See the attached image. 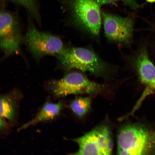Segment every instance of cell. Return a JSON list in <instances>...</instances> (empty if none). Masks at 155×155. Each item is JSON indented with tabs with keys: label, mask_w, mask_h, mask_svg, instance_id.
Instances as JSON below:
<instances>
[{
	"label": "cell",
	"mask_w": 155,
	"mask_h": 155,
	"mask_svg": "<svg viewBox=\"0 0 155 155\" xmlns=\"http://www.w3.org/2000/svg\"><path fill=\"white\" fill-rule=\"evenodd\" d=\"M62 106L60 102L56 103L50 102L45 103L34 118L21 126L18 129V131L40 122L53 119L59 115Z\"/></svg>",
	"instance_id": "obj_10"
},
{
	"label": "cell",
	"mask_w": 155,
	"mask_h": 155,
	"mask_svg": "<svg viewBox=\"0 0 155 155\" xmlns=\"http://www.w3.org/2000/svg\"><path fill=\"white\" fill-rule=\"evenodd\" d=\"M23 41L20 25L16 16L2 10L0 14V47L4 55L8 56L18 53Z\"/></svg>",
	"instance_id": "obj_7"
},
{
	"label": "cell",
	"mask_w": 155,
	"mask_h": 155,
	"mask_svg": "<svg viewBox=\"0 0 155 155\" xmlns=\"http://www.w3.org/2000/svg\"><path fill=\"white\" fill-rule=\"evenodd\" d=\"M148 2L152 3L155 2V0H146Z\"/></svg>",
	"instance_id": "obj_16"
},
{
	"label": "cell",
	"mask_w": 155,
	"mask_h": 155,
	"mask_svg": "<svg viewBox=\"0 0 155 155\" xmlns=\"http://www.w3.org/2000/svg\"><path fill=\"white\" fill-rule=\"evenodd\" d=\"M23 7L30 16L38 23L40 22L39 7L37 0H9Z\"/></svg>",
	"instance_id": "obj_13"
},
{
	"label": "cell",
	"mask_w": 155,
	"mask_h": 155,
	"mask_svg": "<svg viewBox=\"0 0 155 155\" xmlns=\"http://www.w3.org/2000/svg\"><path fill=\"white\" fill-rule=\"evenodd\" d=\"M71 10L75 22L94 36H97L101 24L100 5L95 0H71Z\"/></svg>",
	"instance_id": "obj_6"
},
{
	"label": "cell",
	"mask_w": 155,
	"mask_h": 155,
	"mask_svg": "<svg viewBox=\"0 0 155 155\" xmlns=\"http://www.w3.org/2000/svg\"><path fill=\"white\" fill-rule=\"evenodd\" d=\"M104 34L109 40L119 42L128 43L131 40L133 29L132 19L122 17L103 12Z\"/></svg>",
	"instance_id": "obj_8"
},
{
	"label": "cell",
	"mask_w": 155,
	"mask_h": 155,
	"mask_svg": "<svg viewBox=\"0 0 155 155\" xmlns=\"http://www.w3.org/2000/svg\"><path fill=\"white\" fill-rule=\"evenodd\" d=\"M73 140L79 146L78 150L73 154L109 155L112 153L113 140L106 125H99Z\"/></svg>",
	"instance_id": "obj_4"
},
{
	"label": "cell",
	"mask_w": 155,
	"mask_h": 155,
	"mask_svg": "<svg viewBox=\"0 0 155 155\" xmlns=\"http://www.w3.org/2000/svg\"><path fill=\"white\" fill-rule=\"evenodd\" d=\"M51 91L57 97L70 94L96 93L101 91L104 86L92 82L81 73L73 72L62 78L54 80L49 84Z\"/></svg>",
	"instance_id": "obj_5"
},
{
	"label": "cell",
	"mask_w": 155,
	"mask_h": 155,
	"mask_svg": "<svg viewBox=\"0 0 155 155\" xmlns=\"http://www.w3.org/2000/svg\"><path fill=\"white\" fill-rule=\"evenodd\" d=\"M5 119L0 117V130H3L7 126V124Z\"/></svg>",
	"instance_id": "obj_15"
},
{
	"label": "cell",
	"mask_w": 155,
	"mask_h": 155,
	"mask_svg": "<svg viewBox=\"0 0 155 155\" xmlns=\"http://www.w3.org/2000/svg\"><path fill=\"white\" fill-rule=\"evenodd\" d=\"M100 0V1H108L111 0Z\"/></svg>",
	"instance_id": "obj_17"
},
{
	"label": "cell",
	"mask_w": 155,
	"mask_h": 155,
	"mask_svg": "<svg viewBox=\"0 0 155 155\" xmlns=\"http://www.w3.org/2000/svg\"><path fill=\"white\" fill-rule=\"evenodd\" d=\"M136 65L142 82L150 88L155 90V67L150 60L145 49H143L138 55Z\"/></svg>",
	"instance_id": "obj_9"
},
{
	"label": "cell",
	"mask_w": 155,
	"mask_h": 155,
	"mask_svg": "<svg viewBox=\"0 0 155 155\" xmlns=\"http://www.w3.org/2000/svg\"><path fill=\"white\" fill-rule=\"evenodd\" d=\"M57 56L62 67L67 70L76 69L101 76H106L108 73L106 64L94 52L88 49L65 48Z\"/></svg>",
	"instance_id": "obj_2"
},
{
	"label": "cell",
	"mask_w": 155,
	"mask_h": 155,
	"mask_svg": "<svg viewBox=\"0 0 155 155\" xmlns=\"http://www.w3.org/2000/svg\"><path fill=\"white\" fill-rule=\"evenodd\" d=\"M91 100L88 97L77 98L71 102L70 107L74 113L81 117L84 116L90 109Z\"/></svg>",
	"instance_id": "obj_12"
},
{
	"label": "cell",
	"mask_w": 155,
	"mask_h": 155,
	"mask_svg": "<svg viewBox=\"0 0 155 155\" xmlns=\"http://www.w3.org/2000/svg\"><path fill=\"white\" fill-rule=\"evenodd\" d=\"M19 95L13 91L1 96L0 117L13 121L15 119Z\"/></svg>",
	"instance_id": "obj_11"
},
{
	"label": "cell",
	"mask_w": 155,
	"mask_h": 155,
	"mask_svg": "<svg viewBox=\"0 0 155 155\" xmlns=\"http://www.w3.org/2000/svg\"><path fill=\"white\" fill-rule=\"evenodd\" d=\"M23 42L36 59L47 55L57 56L65 49L63 43L59 37L39 30L30 23L23 37Z\"/></svg>",
	"instance_id": "obj_3"
},
{
	"label": "cell",
	"mask_w": 155,
	"mask_h": 155,
	"mask_svg": "<svg viewBox=\"0 0 155 155\" xmlns=\"http://www.w3.org/2000/svg\"><path fill=\"white\" fill-rule=\"evenodd\" d=\"M117 139V154H155V130L142 125H124L120 128Z\"/></svg>",
	"instance_id": "obj_1"
},
{
	"label": "cell",
	"mask_w": 155,
	"mask_h": 155,
	"mask_svg": "<svg viewBox=\"0 0 155 155\" xmlns=\"http://www.w3.org/2000/svg\"><path fill=\"white\" fill-rule=\"evenodd\" d=\"M131 8L135 9L139 6L135 0H121Z\"/></svg>",
	"instance_id": "obj_14"
}]
</instances>
